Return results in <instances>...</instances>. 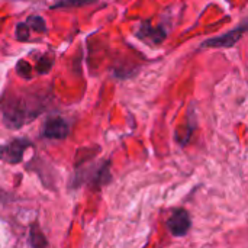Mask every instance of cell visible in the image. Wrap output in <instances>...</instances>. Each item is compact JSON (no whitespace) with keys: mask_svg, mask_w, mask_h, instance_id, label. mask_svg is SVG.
I'll use <instances>...</instances> for the list:
<instances>
[{"mask_svg":"<svg viewBox=\"0 0 248 248\" xmlns=\"http://www.w3.org/2000/svg\"><path fill=\"white\" fill-rule=\"evenodd\" d=\"M28 109L25 108L23 102H12L4 109V122L10 128H19L26 119Z\"/></svg>","mask_w":248,"mask_h":248,"instance_id":"4","label":"cell"},{"mask_svg":"<svg viewBox=\"0 0 248 248\" xmlns=\"http://www.w3.org/2000/svg\"><path fill=\"white\" fill-rule=\"evenodd\" d=\"M16 38L20 41H26L29 38V26L26 23H19L16 28Z\"/></svg>","mask_w":248,"mask_h":248,"instance_id":"8","label":"cell"},{"mask_svg":"<svg viewBox=\"0 0 248 248\" xmlns=\"http://www.w3.org/2000/svg\"><path fill=\"white\" fill-rule=\"evenodd\" d=\"M42 135L48 140H64L68 135V124L62 118H51L44 124Z\"/></svg>","mask_w":248,"mask_h":248,"instance_id":"5","label":"cell"},{"mask_svg":"<svg viewBox=\"0 0 248 248\" xmlns=\"http://www.w3.org/2000/svg\"><path fill=\"white\" fill-rule=\"evenodd\" d=\"M26 25L29 26V29H33L36 32H45L46 26H45V20L41 16H31L26 22Z\"/></svg>","mask_w":248,"mask_h":248,"instance_id":"7","label":"cell"},{"mask_svg":"<svg viewBox=\"0 0 248 248\" xmlns=\"http://www.w3.org/2000/svg\"><path fill=\"white\" fill-rule=\"evenodd\" d=\"M23 70V73L22 74H29V71H31V68H29V65L25 62V61H20L19 64H17V71L20 73Z\"/></svg>","mask_w":248,"mask_h":248,"instance_id":"9","label":"cell"},{"mask_svg":"<svg viewBox=\"0 0 248 248\" xmlns=\"http://www.w3.org/2000/svg\"><path fill=\"white\" fill-rule=\"evenodd\" d=\"M31 145L28 140H13L9 144L0 147V158L6 163L16 164L22 161L25 150Z\"/></svg>","mask_w":248,"mask_h":248,"instance_id":"2","label":"cell"},{"mask_svg":"<svg viewBox=\"0 0 248 248\" xmlns=\"http://www.w3.org/2000/svg\"><path fill=\"white\" fill-rule=\"evenodd\" d=\"M247 31L248 22H246V23H243L241 26H238V28L230 31V32H227V33H224V35H221V36H215V38H211V39L205 41V42L202 44V48H208V46H212V48H228V46H232V45H235V44L241 39V36H243Z\"/></svg>","mask_w":248,"mask_h":248,"instance_id":"1","label":"cell"},{"mask_svg":"<svg viewBox=\"0 0 248 248\" xmlns=\"http://www.w3.org/2000/svg\"><path fill=\"white\" fill-rule=\"evenodd\" d=\"M190 225H192L190 217L185 209H179V211L173 212V215L167 221L169 231L176 237L186 235L189 232V230H190Z\"/></svg>","mask_w":248,"mask_h":248,"instance_id":"3","label":"cell"},{"mask_svg":"<svg viewBox=\"0 0 248 248\" xmlns=\"http://www.w3.org/2000/svg\"><path fill=\"white\" fill-rule=\"evenodd\" d=\"M138 35L142 36V38H150V36H151V39H153L154 42H161L163 38L166 36V32H164L163 29H160V28H157V29H150V23L145 22V28H144V25H142V28H141V31H140Z\"/></svg>","mask_w":248,"mask_h":248,"instance_id":"6","label":"cell"}]
</instances>
